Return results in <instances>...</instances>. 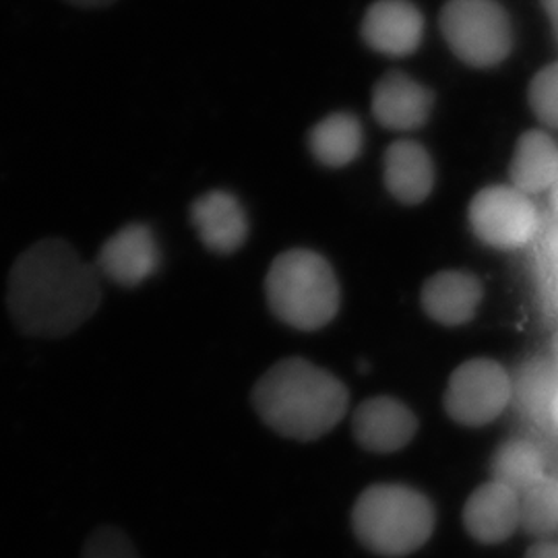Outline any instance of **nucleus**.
Here are the masks:
<instances>
[{
  "mask_svg": "<svg viewBox=\"0 0 558 558\" xmlns=\"http://www.w3.org/2000/svg\"><path fill=\"white\" fill-rule=\"evenodd\" d=\"M511 184L525 193L538 195L550 191L558 177V147L544 131H527L519 137L509 168Z\"/></svg>",
  "mask_w": 558,
  "mask_h": 558,
  "instance_id": "dca6fc26",
  "label": "nucleus"
},
{
  "mask_svg": "<svg viewBox=\"0 0 558 558\" xmlns=\"http://www.w3.org/2000/svg\"><path fill=\"white\" fill-rule=\"evenodd\" d=\"M81 558H140V555L124 532L104 525L87 538Z\"/></svg>",
  "mask_w": 558,
  "mask_h": 558,
  "instance_id": "4be33fe9",
  "label": "nucleus"
},
{
  "mask_svg": "<svg viewBox=\"0 0 558 558\" xmlns=\"http://www.w3.org/2000/svg\"><path fill=\"white\" fill-rule=\"evenodd\" d=\"M519 527L539 539L558 534V480H539L519 495Z\"/></svg>",
  "mask_w": 558,
  "mask_h": 558,
  "instance_id": "6ab92c4d",
  "label": "nucleus"
},
{
  "mask_svg": "<svg viewBox=\"0 0 558 558\" xmlns=\"http://www.w3.org/2000/svg\"><path fill=\"white\" fill-rule=\"evenodd\" d=\"M484 288L474 274L440 271L422 288V308L433 320L445 327H459L474 319Z\"/></svg>",
  "mask_w": 558,
  "mask_h": 558,
  "instance_id": "4468645a",
  "label": "nucleus"
},
{
  "mask_svg": "<svg viewBox=\"0 0 558 558\" xmlns=\"http://www.w3.org/2000/svg\"><path fill=\"white\" fill-rule=\"evenodd\" d=\"M550 191H553V203H555V207L558 209V177L557 182H555V186H553Z\"/></svg>",
  "mask_w": 558,
  "mask_h": 558,
  "instance_id": "bb28decb",
  "label": "nucleus"
},
{
  "mask_svg": "<svg viewBox=\"0 0 558 558\" xmlns=\"http://www.w3.org/2000/svg\"><path fill=\"white\" fill-rule=\"evenodd\" d=\"M527 100L542 124L558 129V60L546 64L534 75L527 89Z\"/></svg>",
  "mask_w": 558,
  "mask_h": 558,
  "instance_id": "412c9836",
  "label": "nucleus"
},
{
  "mask_svg": "<svg viewBox=\"0 0 558 558\" xmlns=\"http://www.w3.org/2000/svg\"><path fill=\"white\" fill-rule=\"evenodd\" d=\"M440 29L456 57L476 69L497 66L513 48L511 21L497 0H449Z\"/></svg>",
  "mask_w": 558,
  "mask_h": 558,
  "instance_id": "39448f33",
  "label": "nucleus"
},
{
  "mask_svg": "<svg viewBox=\"0 0 558 558\" xmlns=\"http://www.w3.org/2000/svg\"><path fill=\"white\" fill-rule=\"evenodd\" d=\"M435 507L422 493L403 484H375L354 505L352 527L373 555H414L435 532Z\"/></svg>",
  "mask_w": 558,
  "mask_h": 558,
  "instance_id": "7ed1b4c3",
  "label": "nucleus"
},
{
  "mask_svg": "<svg viewBox=\"0 0 558 558\" xmlns=\"http://www.w3.org/2000/svg\"><path fill=\"white\" fill-rule=\"evenodd\" d=\"M550 418H553L555 426L558 428V389L557 393H555V399H553V405H550Z\"/></svg>",
  "mask_w": 558,
  "mask_h": 558,
  "instance_id": "a878e982",
  "label": "nucleus"
},
{
  "mask_svg": "<svg viewBox=\"0 0 558 558\" xmlns=\"http://www.w3.org/2000/svg\"><path fill=\"white\" fill-rule=\"evenodd\" d=\"M348 401V389L338 377L304 359L279 360L253 391L263 422L281 437L296 440H317L333 430Z\"/></svg>",
  "mask_w": 558,
  "mask_h": 558,
  "instance_id": "f03ea898",
  "label": "nucleus"
},
{
  "mask_svg": "<svg viewBox=\"0 0 558 558\" xmlns=\"http://www.w3.org/2000/svg\"><path fill=\"white\" fill-rule=\"evenodd\" d=\"M513 399V383L497 360L463 362L445 391V412L461 426H484L499 418Z\"/></svg>",
  "mask_w": 558,
  "mask_h": 558,
  "instance_id": "423d86ee",
  "label": "nucleus"
},
{
  "mask_svg": "<svg viewBox=\"0 0 558 558\" xmlns=\"http://www.w3.org/2000/svg\"><path fill=\"white\" fill-rule=\"evenodd\" d=\"M383 179L399 203L418 205L435 189V163L416 141H396L385 151Z\"/></svg>",
  "mask_w": 558,
  "mask_h": 558,
  "instance_id": "2eb2a0df",
  "label": "nucleus"
},
{
  "mask_svg": "<svg viewBox=\"0 0 558 558\" xmlns=\"http://www.w3.org/2000/svg\"><path fill=\"white\" fill-rule=\"evenodd\" d=\"M424 20L418 9L405 0H379L362 21L364 41L387 57H408L418 50Z\"/></svg>",
  "mask_w": 558,
  "mask_h": 558,
  "instance_id": "9d476101",
  "label": "nucleus"
},
{
  "mask_svg": "<svg viewBox=\"0 0 558 558\" xmlns=\"http://www.w3.org/2000/svg\"><path fill=\"white\" fill-rule=\"evenodd\" d=\"M362 126L359 119L345 112L320 120L311 131L308 145L313 156L327 168H343L356 160L362 149Z\"/></svg>",
  "mask_w": 558,
  "mask_h": 558,
  "instance_id": "f3484780",
  "label": "nucleus"
},
{
  "mask_svg": "<svg viewBox=\"0 0 558 558\" xmlns=\"http://www.w3.org/2000/svg\"><path fill=\"white\" fill-rule=\"evenodd\" d=\"M525 558H558L557 539H539L534 546H530Z\"/></svg>",
  "mask_w": 558,
  "mask_h": 558,
  "instance_id": "5701e85b",
  "label": "nucleus"
},
{
  "mask_svg": "<svg viewBox=\"0 0 558 558\" xmlns=\"http://www.w3.org/2000/svg\"><path fill=\"white\" fill-rule=\"evenodd\" d=\"M265 294L271 313L300 331H317L329 325L341 300L333 267L308 248L286 251L271 263Z\"/></svg>",
  "mask_w": 558,
  "mask_h": 558,
  "instance_id": "20e7f679",
  "label": "nucleus"
},
{
  "mask_svg": "<svg viewBox=\"0 0 558 558\" xmlns=\"http://www.w3.org/2000/svg\"><path fill=\"white\" fill-rule=\"evenodd\" d=\"M490 472L495 482L521 495L546 478V461L532 440L511 439L495 451Z\"/></svg>",
  "mask_w": 558,
  "mask_h": 558,
  "instance_id": "a211bd4d",
  "label": "nucleus"
},
{
  "mask_svg": "<svg viewBox=\"0 0 558 558\" xmlns=\"http://www.w3.org/2000/svg\"><path fill=\"white\" fill-rule=\"evenodd\" d=\"M191 218L203 244L220 255L239 251L248 236V218L240 201L226 191H211L193 203Z\"/></svg>",
  "mask_w": 558,
  "mask_h": 558,
  "instance_id": "ddd939ff",
  "label": "nucleus"
},
{
  "mask_svg": "<svg viewBox=\"0 0 558 558\" xmlns=\"http://www.w3.org/2000/svg\"><path fill=\"white\" fill-rule=\"evenodd\" d=\"M470 226L484 244L499 251H515L538 234L536 205L513 184L482 189L470 203Z\"/></svg>",
  "mask_w": 558,
  "mask_h": 558,
  "instance_id": "0eeeda50",
  "label": "nucleus"
},
{
  "mask_svg": "<svg viewBox=\"0 0 558 558\" xmlns=\"http://www.w3.org/2000/svg\"><path fill=\"white\" fill-rule=\"evenodd\" d=\"M69 4H75V7H83V9H98V7H108L117 0H66Z\"/></svg>",
  "mask_w": 558,
  "mask_h": 558,
  "instance_id": "393cba45",
  "label": "nucleus"
},
{
  "mask_svg": "<svg viewBox=\"0 0 558 558\" xmlns=\"http://www.w3.org/2000/svg\"><path fill=\"white\" fill-rule=\"evenodd\" d=\"M352 430L362 449L396 453L418 433V418L403 401L380 396L360 403Z\"/></svg>",
  "mask_w": 558,
  "mask_h": 558,
  "instance_id": "1a4fd4ad",
  "label": "nucleus"
},
{
  "mask_svg": "<svg viewBox=\"0 0 558 558\" xmlns=\"http://www.w3.org/2000/svg\"><path fill=\"white\" fill-rule=\"evenodd\" d=\"M435 98L418 81L389 73L377 83L373 94V114L389 131H416L426 124Z\"/></svg>",
  "mask_w": 558,
  "mask_h": 558,
  "instance_id": "f8f14e48",
  "label": "nucleus"
},
{
  "mask_svg": "<svg viewBox=\"0 0 558 558\" xmlns=\"http://www.w3.org/2000/svg\"><path fill=\"white\" fill-rule=\"evenodd\" d=\"M465 532L480 544L507 542L519 530V495L500 482L478 486L463 507Z\"/></svg>",
  "mask_w": 558,
  "mask_h": 558,
  "instance_id": "9b49d317",
  "label": "nucleus"
},
{
  "mask_svg": "<svg viewBox=\"0 0 558 558\" xmlns=\"http://www.w3.org/2000/svg\"><path fill=\"white\" fill-rule=\"evenodd\" d=\"M96 269L122 288H137L160 265L158 240L149 226L129 223L101 244Z\"/></svg>",
  "mask_w": 558,
  "mask_h": 558,
  "instance_id": "6e6552de",
  "label": "nucleus"
},
{
  "mask_svg": "<svg viewBox=\"0 0 558 558\" xmlns=\"http://www.w3.org/2000/svg\"><path fill=\"white\" fill-rule=\"evenodd\" d=\"M101 302L96 265L60 239H44L21 253L9 274V313L25 336L64 338L92 319Z\"/></svg>",
  "mask_w": 558,
  "mask_h": 558,
  "instance_id": "f257e3e1",
  "label": "nucleus"
},
{
  "mask_svg": "<svg viewBox=\"0 0 558 558\" xmlns=\"http://www.w3.org/2000/svg\"><path fill=\"white\" fill-rule=\"evenodd\" d=\"M546 17L550 21V27H553V34L558 41V0H539Z\"/></svg>",
  "mask_w": 558,
  "mask_h": 558,
  "instance_id": "b1692460",
  "label": "nucleus"
},
{
  "mask_svg": "<svg viewBox=\"0 0 558 558\" xmlns=\"http://www.w3.org/2000/svg\"><path fill=\"white\" fill-rule=\"evenodd\" d=\"M553 350H555V364H557L558 368V331L557 336H555V341H553Z\"/></svg>",
  "mask_w": 558,
  "mask_h": 558,
  "instance_id": "cd10ccee",
  "label": "nucleus"
},
{
  "mask_svg": "<svg viewBox=\"0 0 558 558\" xmlns=\"http://www.w3.org/2000/svg\"><path fill=\"white\" fill-rule=\"evenodd\" d=\"M550 368L544 362H530L519 371L518 380L513 383V399L527 414H548L557 393L558 383H553ZM511 399V401H513Z\"/></svg>",
  "mask_w": 558,
  "mask_h": 558,
  "instance_id": "aec40b11",
  "label": "nucleus"
}]
</instances>
